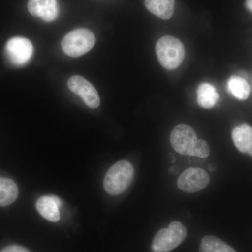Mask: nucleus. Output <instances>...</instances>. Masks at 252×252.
<instances>
[{
    "instance_id": "obj_19",
    "label": "nucleus",
    "mask_w": 252,
    "mask_h": 252,
    "mask_svg": "<svg viewBox=\"0 0 252 252\" xmlns=\"http://www.w3.org/2000/svg\"><path fill=\"white\" fill-rule=\"evenodd\" d=\"M169 172L172 175H177L179 172V167L177 166H172L169 169Z\"/></svg>"
},
{
    "instance_id": "obj_3",
    "label": "nucleus",
    "mask_w": 252,
    "mask_h": 252,
    "mask_svg": "<svg viewBox=\"0 0 252 252\" xmlns=\"http://www.w3.org/2000/svg\"><path fill=\"white\" fill-rule=\"evenodd\" d=\"M187 231L185 225L174 220L168 228H162L154 237L152 245L153 252H169L185 241Z\"/></svg>"
},
{
    "instance_id": "obj_13",
    "label": "nucleus",
    "mask_w": 252,
    "mask_h": 252,
    "mask_svg": "<svg viewBox=\"0 0 252 252\" xmlns=\"http://www.w3.org/2000/svg\"><path fill=\"white\" fill-rule=\"evenodd\" d=\"M147 9L157 17L168 20L175 11V0H145Z\"/></svg>"
},
{
    "instance_id": "obj_11",
    "label": "nucleus",
    "mask_w": 252,
    "mask_h": 252,
    "mask_svg": "<svg viewBox=\"0 0 252 252\" xmlns=\"http://www.w3.org/2000/svg\"><path fill=\"white\" fill-rule=\"evenodd\" d=\"M235 147L242 153L252 157V127L244 124L235 127L232 132Z\"/></svg>"
},
{
    "instance_id": "obj_22",
    "label": "nucleus",
    "mask_w": 252,
    "mask_h": 252,
    "mask_svg": "<svg viewBox=\"0 0 252 252\" xmlns=\"http://www.w3.org/2000/svg\"><path fill=\"white\" fill-rule=\"evenodd\" d=\"M208 168L210 172H215V170H216V167H215L214 164H210L208 166Z\"/></svg>"
},
{
    "instance_id": "obj_6",
    "label": "nucleus",
    "mask_w": 252,
    "mask_h": 252,
    "mask_svg": "<svg viewBox=\"0 0 252 252\" xmlns=\"http://www.w3.org/2000/svg\"><path fill=\"white\" fill-rule=\"evenodd\" d=\"M5 54L8 61L14 65H24L32 56L33 46L29 39L16 36L11 38L6 43Z\"/></svg>"
},
{
    "instance_id": "obj_20",
    "label": "nucleus",
    "mask_w": 252,
    "mask_h": 252,
    "mask_svg": "<svg viewBox=\"0 0 252 252\" xmlns=\"http://www.w3.org/2000/svg\"><path fill=\"white\" fill-rule=\"evenodd\" d=\"M246 5L248 9L252 11V0H247Z\"/></svg>"
},
{
    "instance_id": "obj_16",
    "label": "nucleus",
    "mask_w": 252,
    "mask_h": 252,
    "mask_svg": "<svg viewBox=\"0 0 252 252\" xmlns=\"http://www.w3.org/2000/svg\"><path fill=\"white\" fill-rule=\"evenodd\" d=\"M200 252H236L228 244L212 235H207L202 239Z\"/></svg>"
},
{
    "instance_id": "obj_17",
    "label": "nucleus",
    "mask_w": 252,
    "mask_h": 252,
    "mask_svg": "<svg viewBox=\"0 0 252 252\" xmlns=\"http://www.w3.org/2000/svg\"><path fill=\"white\" fill-rule=\"evenodd\" d=\"M210 154V147L205 140H198L192 152L191 157L206 158Z\"/></svg>"
},
{
    "instance_id": "obj_8",
    "label": "nucleus",
    "mask_w": 252,
    "mask_h": 252,
    "mask_svg": "<svg viewBox=\"0 0 252 252\" xmlns=\"http://www.w3.org/2000/svg\"><path fill=\"white\" fill-rule=\"evenodd\" d=\"M67 86L71 91L77 94L84 103L91 109H96L100 103L98 93L89 81L81 76H74L68 80Z\"/></svg>"
},
{
    "instance_id": "obj_15",
    "label": "nucleus",
    "mask_w": 252,
    "mask_h": 252,
    "mask_svg": "<svg viewBox=\"0 0 252 252\" xmlns=\"http://www.w3.org/2000/svg\"><path fill=\"white\" fill-rule=\"evenodd\" d=\"M228 89L230 94L240 100H245L250 94V86L243 78L232 76L228 81Z\"/></svg>"
},
{
    "instance_id": "obj_18",
    "label": "nucleus",
    "mask_w": 252,
    "mask_h": 252,
    "mask_svg": "<svg viewBox=\"0 0 252 252\" xmlns=\"http://www.w3.org/2000/svg\"><path fill=\"white\" fill-rule=\"evenodd\" d=\"M0 252H30L27 249L19 245H10L1 250Z\"/></svg>"
},
{
    "instance_id": "obj_4",
    "label": "nucleus",
    "mask_w": 252,
    "mask_h": 252,
    "mask_svg": "<svg viewBox=\"0 0 252 252\" xmlns=\"http://www.w3.org/2000/svg\"><path fill=\"white\" fill-rule=\"evenodd\" d=\"M95 44L94 33L85 28H79L63 37L61 46L64 54L70 57H79L89 52Z\"/></svg>"
},
{
    "instance_id": "obj_12",
    "label": "nucleus",
    "mask_w": 252,
    "mask_h": 252,
    "mask_svg": "<svg viewBox=\"0 0 252 252\" xmlns=\"http://www.w3.org/2000/svg\"><path fill=\"white\" fill-rule=\"evenodd\" d=\"M220 95L215 86L209 83H202L197 90V102L200 107L212 109L218 102Z\"/></svg>"
},
{
    "instance_id": "obj_21",
    "label": "nucleus",
    "mask_w": 252,
    "mask_h": 252,
    "mask_svg": "<svg viewBox=\"0 0 252 252\" xmlns=\"http://www.w3.org/2000/svg\"><path fill=\"white\" fill-rule=\"evenodd\" d=\"M170 161L171 163H174V162H175L176 161V157L173 154H170Z\"/></svg>"
},
{
    "instance_id": "obj_7",
    "label": "nucleus",
    "mask_w": 252,
    "mask_h": 252,
    "mask_svg": "<svg viewBox=\"0 0 252 252\" xmlns=\"http://www.w3.org/2000/svg\"><path fill=\"white\" fill-rule=\"evenodd\" d=\"M210 180V176L203 169L190 167L181 174L177 187L185 193H196L207 187Z\"/></svg>"
},
{
    "instance_id": "obj_1",
    "label": "nucleus",
    "mask_w": 252,
    "mask_h": 252,
    "mask_svg": "<svg viewBox=\"0 0 252 252\" xmlns=\"http://www.w3.org/2000/svg\"><path fill=\"white\" fill-rule=\"evenodd\" d=\"M156 53L162 67L174 70L180 67L185 58V48L182 41L171 36H165L158 41Z\"/></svg>"
},
{
    "instance_id": "obj_2",
    "label": "nucleus",
    "mask_w": 252,
    "mask_h": 252,
    "mask_svg": "<svg viewBox=\"0 0 252 252\" xmlns=\"http://www.w3.org/2000/svg\"><path fill=\"white\" fill-rule=\"evenodd\" d=\"M134 167L127 160L116 162L109 168L104 180V188L107 193L117 195L126 191L133 180Z\"/></svg>"
},
{
    "instance_id": "obj_14",
    "label": "nucleus",
    "mask_w": 252,
    "mask_h": 252,
    "mask_svg": "<svg viewBox=\"0 0 252 252\" xmlns=\"http://www.w3.org/2000/svg\"><path fill=\"white\" fill-rule=\"evenodd\" d=\"M18 189L14 181L0 177V206L5 207L14 203L17 198Z\"/></svg>"
},
{
    "instance_id": "obj_10",
    "label": "nucleus",
    "mask_w": 252,
    "mask_h": 252,
    "mask_svg": "<svg viewBox=\"0 0 252 252\" xmlns=\"http://www.w3.org/2000/svg\"><path fill=\"white\" fill-rule=\"evenodd\" d=\"M62 205L61 199L55 195L42 196L38 199L36 207L39 213L44 219L51 222L60 220L59 207Z\"/></svg>"
},
{
    "instance_id": "obj_9",
    "label": "nucleus",
    "mask_w": 252,
    "mask_h": 252,
    "mask_svg": "<svg viewBox=\"0 0 252 252\" xmlns=\"http://www.w3.org/2000/svg\"><path fill=\"white\" fill-rule=\"evenodd\" d=\"M28 9L33 16L41 18L47 22L54 21L59 16L57 0H29Z\"/></svg>"
},
{
    "instance_id": "obj_5",
    "label": "nucleus",
    "mask_w": 252,
    "mask_h": 252,
    "mask_svg": "<svg viewBox=\"0 0 252 252\" xmlns=\"http://www.w3.org/2000/svg\"><path fill=\"white\" fill-rule=\"evenodd\" d=\"M198 140L196 132L187 124H179L174 127L170 135V143L177 153L191 156Z\"/></svg>"
}]
</instances>
